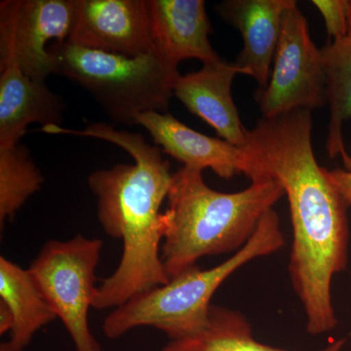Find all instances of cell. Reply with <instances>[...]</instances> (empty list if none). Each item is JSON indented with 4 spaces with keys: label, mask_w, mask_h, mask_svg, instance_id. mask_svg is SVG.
<instances>
[{
    "label": "cell",
    "mask_w": 351,
    "mask_h": 351,
    "mask_svg": "<svg viewBox=\"0 0 351 351\" xmlns=\"http://www.w3.org/2000/svg\"><path fill=\"white\" fill-rule=\"evenodd\" d=\"M328 179L351 210V170L327 169Z\"/></svg>",
    "instance_id": "20"
},
{
    "label": "cell",
    "mask_w": 351,
    "mask_h": 351,
    "mask_svg": "<svg viewBox=\"0 0 351 351\" xmlns=\"http://www.w3.org/2000/svg\"><path fill=\"white\" fill-rule=\"evenodd\" d=\"M13 324L12 313L3 302H0V334L3 335L6 332H10Z\"/></svg>",
    "instance_id": "21"
},
{
    "label": "cell",
    "mask_w": 351,
    "mask_h": 351,
    "mask_svg": "<svg viewBox=\"0 0 351 351\" xmlns=\"http://www.w3.org/2000/svg\"><path fill=\"white\" fill-rule=\"evenodd\" d=\"M0 351H25V350L17 348V346L12 345V343L8 341L0 345Z\"/></svg>",
    "instance_id": "22"
},
{
    "label": "cell",
    "mask_w": 351,
    "mask_h": 351,
    "mask_svg": "<svg viewBox=\"0 0 351 351\" xmlns=\"http://www.w3.org/2000/svg\"><path fill=\"white\" fill-rule=\"evenodd\" d=\"M202 172L184 166L173 174L161 246L169 279L196 267L200 258L237 253L285 195L282 186L272 179L252 182L237 193H221L207 186Z\"/></svg>",
    "instance_id": "3"
},
{
    "label": "cell",
    "mask_w": 351,
    "mask_h": 351,
    "mask_svg": "<svg viewBox=\"0 0 351 351\" xmlns=\"http://www.w3.org/2000/svg\"><path fill=\"white\" fill-rule=\"evenodd\" d=\"M75 22L68 43L138 57L156 51L147 0H73Z\"/></svg>",
    "instance_id": "9"
},
{
    "label": "cell",
    "mask_w": 351,
    "mask_h": 351,
    "mask_svg": "<svg viewBox=\"0 0 351 351\" xmlns=\"http://www.w3.org/2000/svg\"><path fill=\"white\" fill-rule=\"evenodd\" d=\"M152 43L159 54L179 66L184 60L203 64L221 61L212 47V25L203 0H147Z\"/></svg>",
    "instance_id": "11"
},
{
    "label": "cell",
    "mask_w": 351,
    "mask_h": 351,
    "mask_svg": "<svg viewBox=\"0 0 351 351\" xmlns=\"http://www.w3.org/2000/svg\"><path fill=\"white\" fill-rule=\"evenodd\" d=\"M43 176L29 149L18 144L0 147V226L12 219L25 201L41 189Z\"/></svg>",
    "instance_id": "18"
},
{
    "label": "cell",
    "mask_w": 351,
    "mask_h": 351,
    "mask_svg": "<svg viewBox=\"0 0 351 351\" xmlns=\"http://www.w3.org/2000/svg\"><path fill=\"white\" fill-rule=\"evenodd\" d=\"M87 135L119 145L134 159L133 165L117 164L88 177L101 228L123 243L119 267L97 290L93 308L103 311L169 282L161 258L168 221L160 207L169 193L173 174L160 149L141 134L96 122Z\"/></svg>",
    "instance_id": "2"
},
{
    "label": "cell",
    "mask_w": 351,
    "mask_h": 351,
    "mask_svg": "<svg viewBox=\"0 0 351 351\" xmlns=\"http://www.w3.org/2000/svg\"><path fill=\"white\" fill-rule=\"evenodd\" d=\"M53 75L64 76L82 87L103 108L108 119L127 126L137 125L141 114L167 113L174 95L178 66L157 51L126 57L88 49L63 41L48 48Z\"/></svg>",
    "instance_id": "5"
},
{
    "label": "cell",
    "mask_w": 351,
    "mask_h": 351,
    "mask_svg": "<svg viewBox=\"0 0 351 351\" xmlns=\"http://www.w3.org/2000/svg\"><path fill=\"white\" fill-rule=\"evenodd\" d=\"M0 302L12 313L10 341L25 350L34 335L57 316L34 283L29 269L0 257Z\"/></svg>",
    "instance_id": "16"
},
{
    "label": "cell",
    "mask_w": 351,
    "mask_h": 351,
    "mask_svg": "<svg viewBox=\"0 0 351 351\" xmlns=\"http://www.w3.org/2000/svg\"><path fill=\"white\" fill-rule=\"evenodd\" d=\"M295 0H226L217 6L221 17L242 34L243 50L235 64L267 86L271 64L280 38L284 13Z\"/></svg>",
    "instance_id": "13"
},
{
    "label": "cell",
    "mask_w": 351,
    "mask_h": 351,
    "mask_svg": "<svg viewBox=\"0 0 351 351\" xmlns=\"http://www.w3.org/2000/svg\"><path fill=\"white\" fill-rule=\"evenodd\" d=\"M311 110L299 108L258 120L242 149L251 182L276 180L287 197L293 230L289 274L306 314V331L327 334L338 325L332 283L346 270L348 207L319 166L313 147Z\"/></svg>",
    "instance_id": "1"
},
{
    "label": "cell",
    "mask_w": 351,
    "mask_h": 351,
    "mask_svg": "<svg viewBox=\"0 0 351 351\" xmlns=\"http://www.w3.org/2000/svg\"><path fill=\"white\" fill-rule=\"evenodd\" d=\"M66 104L45 82L32 80L19 69L0 71V147L20 144L27 127L62 126Z\"/></svg>",
    "instance_id": "14"
},
{
    "label": "cell",
    "mask_w": 351,
    "mask_h": 351,
    "mask_svg": "<svg viewBox=\"0 0 351 351\" xmlns=\"http://www.w3.org/2000/svg\"><path fill=\"white\" fill-rule=\"evenodd\" d=\"M75 22L73 0L0 2V71L10 66L45 82L53 75L48 43L68 41Z\"/></svg>",
    "instance_id": "8"
},
{
    "label": "cell",
    "mask_w": 351,
    "mask_h": 351,
    "mask_svg": "<svg viewBox=\"0 0 351 351\" xmlns=\"http://www.w3.org/2000/svg\"><path fill=\"white\" fill-rule=\"evenodd\" d=\"M237 73L245 75L235 64L221 61L203 64L200 71L180 75L174 85V96L189 112L209 124L219 137L241 147L246 130L233 101L232 85Z\"/></svg>",
    "instance_id": "12"
},
{
    "label": "cell",
    "mask_w": 351,
    "mask_h": 351,
    "mask_svg": "<svg viewBox=\"0 0 351 351\" xmlns=\"http://www.w3.org/2000/svg\"><path fill=\"white\" fill-rule=\"evenodd\" d=\"M263 117L326 104V82L321 51L311 39L306 18L297 1L283 15L280 38L267 86L255 93Z\"/></svg>",
    "instance_id": "7"
},
{
    "label": "cell",
    "mask_w": 351,
    "mask_h": 351,
    "mask_svg": "<svg viewBox=\"0 0 351 351\" xmlns=\"http://www.w3.org/2000/svg\"><path fill=\"white\" fill-rule=\"evenodd\" d=\"M320 51L330 108L328 154L331 158L341 156L346 169L351 170V156L343 136V123H351V36L332 41Z\"/></svg>",
    "instance_id": "17"
},
{
    "label": "cell",
    "mask_w": 351,
    "mask_h": 351,
    "mask_svg": "<svg viewBox=\"0 0 351 351\" xmlns=\"http://www.w3.org/2000/svg\"><path fill=\"white\" fill-rule=\"evenodd\" d=\"M311 3L322 15L328 36L332 41L348 36V0H313Z\"/></svg>",
    "instance_id": "19"
},
{
    "label": "cell",
    "mask_w": 351,
    "mask_h": 351,
    "mask_svg": "<svg viewBox=\"0 0 351 351\" xmlns=\"http://www.w3.org/2000/svg\"><path fill=\"white\" fill-rule=\"evenodd\" d=\"M137 125L144 127L157 147L184 167L211 169L226 180L245 174L248 168V156L242 147L193 130L169 112L143 113L137 119Z\"/></svg>",
    "instance_id": "10"
},
{
    "label": "cell",
    "mask_w": 351,
    "mask_h": 351,
    "mask_svg": "<svg viewBox=\"0 0 351 351\" xmlns=\"http://www.w3.org/2000/svg\"><path fill=\"white\" fill-rule=\"evenodd\" d=\"M101 248V239L82 234L66 241L49 240L27 269L57 318L63 322L76 351H101L88 321L98 290L95 272Z\"/></svg>",
    "instance_id": "6"
},
{
    "label": "cell",
    "mask_w": 351,
    "mask_h": 351,
    "mask_svg": "<svg viewBox=\"0 0 351 351\" xmlns=\"http://www.w3.org/2000/svg\"><path fill=\"white\" fill-rule=\"evenodd\" d=\"M348 36H351V0H348Z\"/></svg>",
    "instance_id": "23"
},
{
    "label": "cell",
    "mask_w": 351,
    "mask_h": 351,
    "mask_svg": "<svg viewBox=\"0 0 351 351\" xmlns=\"http://www.w3.org/2000/svg\"><path fill=\"white\" fill-rule=\"evenodd\" d=\"M284 235L276 210L267 212L249 241L223 263L201 269L196 265L169 282L132 298L104 321L108 339H119L138 327H154L169 339L189 336L204 326L211 300L221 284L245 265L282 249Z\"/></svg>",
    "instance_id": "4"
},
{
    "label": "cell",
    "mask_w": 351,
    "mask_h": 351,
    "mask_svg": "<svg viewBox=\"0 0 351 351\" xmlns=\"http://www.w3.org/2000/svg\"><path fill=\"white\" fill-rule=\"evenodd\" d=\"M346 339L332 341L317 351H343ZM158 351H294L265 345L254 338L250 322L243 313L214 306L204 326L189 336L169 339Z\"/></svg>",
    "instance_id": "15"
}]
</instances>
